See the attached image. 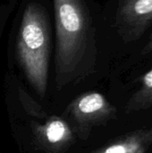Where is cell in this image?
<instances>
[{"instance_id":"obj_1","label":"cell","mask_w":152,"mask_h":153,"mask_svg":"<svg viewBox=\"0 0 152 153\" xmlns=\"http://www.w3.org/2000/svg\"><path fill=\"white\" fill-rule=\"evenodd\" d=\"M56 79L67 82L94 65L96 28L86 0H53Z\"/></svg>"},{"instance_id":"obj_2","label":"cell","mask_w":152,"mask_h":153,"mask_svg":"<svg viewBox=\"0 0 152 153\" xmlns=\"http://www.w3.org/2000/svg\"><path fill=\"white\" fill-rule=\"evenodd\" d=\"M52 30L46 6L37 0L25 4L15 39V58L34 89L47 90L51 55Z\"/></svg>"},{"instance_id":"obj_3","label":"cell","mask_w":152,"mask_h":153,"mask_svg":"<svg viewBox=\"0 0 152 153\" xmlns=\"http://www.w3.org/2000/svg\"><path fill=\"white\" fill-rule=\"evenodd\" d=\"M152 24V0H119L116 27L125 43L138 40Z\"/></svg>"},{"instance_id":"obj_4","label":"cell","mask_w":152,"mask_h":153,"mask_svg":"<svg viewBox=\"0 0 152 153\" xmlns=\"http://www.w3.org/2000/svg\"><path fill=\"white\" fill-rule=\"evenodd\" d=\"M152 148V127L130 132L94 153H146Z\"/></svg>"},{"instance_id":"obj_5","label":"cell","mask_w":152,"mask_h":153,"mask_svg":"<svg viewBox=\"0 0 152 153\" xmlns=\"http://www.w3.org/2000/svg\"><path fill=\"white\" fill-rule=\"evenodd\" d=\"M75 107L81 114L94 116L102 119L110 117L116 111L106 98L99 92L84 94L76 101Z\"/></svg>"},{"instance_id":"obj_6","label":"cell","mask_w":152,"mask_h":153,"mask_svg":"<svg viewBox=\"0 0 152 153\" xmlns=\"http://www.w3.org/2000/svg\"><path fill=\"white\" fill-rule=\"evenodd\" d=\"M152 106V67L144 74L142 80L141 88L129 100L125 112L133 113L142 111Z\"/></svg>"},{"instance_id":"obj_7","label":"cell","mask_w":152,"mask_h":153,"mask_svg":"<svg viewBox=\"0 0 152 153\" xmlns=\"http://www.w3.org/2000/svg\"><path fill=\"white\" fill-rule=\"evenodd\" d=\"M68 133L66 124L62 120H53L45 128V135L51 143H57L63 141L67 136Z\"/></svg>"},{"instance_id":"obj_8","label":"cell","mask_w":152,"mask_h":153,"mask_svg":"<svg viewBox=\"0 0 152 153\" xmlns=\"http://www.w3.org/2000/svg\"><path fill=\"white\" fill-rule=\"evenodd\" d=\"M152 51V34L151 36V39H150V40L148 41V43L146 44V46L143 48V49H142V54L144 55V54H148V53H150V52H151Z\"/></svg>"}]
</instances>
